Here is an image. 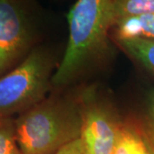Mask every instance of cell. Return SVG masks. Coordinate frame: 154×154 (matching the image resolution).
<instances>
[{
  "label": "cell",
  "mask_w": 154,
  "mask_h": 154,
  "mask_svg": "<svg viewBox=\"0 0 154 154\" xmlns=\"http://www.w3.org/2000/svg\"><path fill=\"white\" fill-rule=\"evenodd\" d=\"M33 30L21 3L0 0V77L32 51Z\"/></svg>",
  "instance_id": "5"
},
{
  "label": "cell",
  "mask_w": 154,
  "mask_h": 154,
  "mask_svg": "<svg viewBox=\"0 0 154 154\" xmlns=\"http://www.w3.org/2000/svg\"><path fill=\"white\" fill-rule=\"evenodd\" d=\"M23 154H56L81 138L82 114L76 95H51L14 119Z\"/></svg>",
  "instance_id": "2"
},
{
  "label": "cell",
  "mask_w": 154,
  "mask_h": 154,
  "mask_svg": "<svg viewBox=\"0 0 154 154\" xmlns=\"http://www.w3.org/2000/svg\"><path fill=\"white\" fill-rule=\"evenodd\" d=\"M139 121L145 140L154 154V88L150 89L146 94L143 117Z\"/></svg>",
  "instance_id": "11"
},
{
  "label": "cell",
  "mask_w": 154,
  "mask_h": 154,
  "mask_svg": "<svg viewBox=\"0 0 154 154\" xmlns=\"http://www.w3.org/2000/svg\"><path fill=\"white\" fill-rule=\"evenodd\" d=\"M82 114L81 140L87 154H112L124 119L95 87L75 94Z\"/></svg>",
  "instance_id": "4"
},
{
  "label": "cell",
  "mask_w": 154,
  "mask_h": 154,
  "mask_svg": "<svg viewBox=\"0 0 154 154\" xmlns=\"http://www.w3.org/2000/svg\"><path fill=\"white\" fill-rule=\"evenodd\" d=\"M0 154H23L17 143L13 117L0 118Z\"/></svg>",
  "instance_id": "10"
},
{
  "label": "cell",
  "mask_w": 154,
  "mask_h": 154,
  "mask_svg": "<svg viewBox=\"0 0 154 154\" xmlns=\"http://www.w3.org/2000/svg\"><path fill=\"white\" fill-rule=\"evenodd\" d=\"M112 154H152L139 120L133 117L124 119L120 137Z\"/></svg>",
  "instance_id": "7"
},
{
  "label": "cell",
  "mask_w": 154,
  "mask_h": 154,
  "mask_svg": "<svg viewBox=\"0 0 154 154\" xmlns=\"http://www.w3.org/2000/svg\"><path fill=\"white\" fill-rule=\"evenodd\" d=\"M112 29L116 40H154V14L123 18L116 22Z\"/></svg>",
  "instance_id": "6"
},
{
  "label": "cell",
  "mask_w": 154,
  "mask_h": 154,
  "mask_svg": "<svg viewBox=\"0 0 154 154\" xmlns=\"http://www.w3.org/2000/svg\"><path fill=\"white\" fill-rule=\"evenodd\" d=\"M56 154H87L81 139L73 141L63 147Z\"/></svg>",
  "instance_id": "12"
},
{
  "label": "cell",
  "mask_w": 154,
  "mask_h": 154,
  "mask_svg": "<svg viewBox=\"0 0 154 154\" xmlns=\"http://www.w3.org/2000/svg\"><path fill=\"white\" fill-rule=\"evenodd\" d=\"M113 8L117 22L126 17L154 14V0H113Z\"/></svg>",
  "instance_id": "9"
},
{
  "label": "cell",
  "mask_w": 154,
  "mask_h": 154,
  "mask_svg": "<svg viewBox=\"0 0 154 154\" xmlns=\"http://www.w3.org/2000/svg\"><path fill=\"white\" fill-rule=\"evenodd\" d=\"M69 38L51 78V88H63L110 51V31L116 18L113 0H79L67 15Z\"/></svg>",
  "instance_id": "1"
},
{
  "label": "cell",
  "mask_w": 154,
  "mask_h": 154,
  "mask_svg": "<svg viewBox=\"0 0 154 154\" xmlns=\"http://www.w3.org/2000/svg\"><path fill=\"white\" fill-rule=\"evenodd\" d=\"M54 67L52 54L38 46L0 77V118L21 114L45 99L51 88Z\"/></svg>",
  "instance_id": "3"
},
{
  "label": "cell",
  "mask_w": 154,
  "mask_h": 154,
  "mask_svg": "<svg viewBox=\"0 0 154 154\" xmlns=\"http://www.w3.org/2000/svg\"><path fill=\"white\" fill-rule=\"evenodd\" d=\"M116 43L134 62L154 77V40L136 38L116 40Z\"/></svg>",
  "instance_id": "8"
}]
</instances>
